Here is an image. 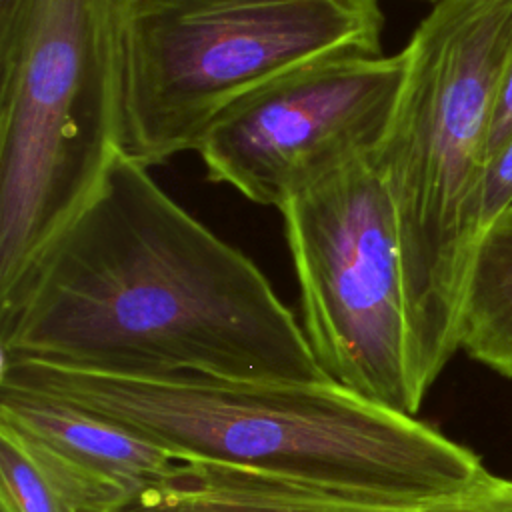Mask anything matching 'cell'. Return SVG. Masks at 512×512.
<instances>
[{"instance_id": "6da1fadb", "label": "cell", "mask_w": 512, "mask_h": 512, "mask_svg": "<svg viewBox=\"0 0 512 512\" xmlns=\"http://www.w3.org/2000/svg\"><path fill=\"white\" fill-rule=\"evenodd\" d=\"M0 354L122 376L326 378L258 264L122 150L0 294Z\"/></svg>"}, {"instance_id": "7a4b0ae2", "label": "cell", "mask_w": 512, "mask_h": 512, "mask_svg": "<svg viewBox=\"0 0 512 512\" xmlns=\"http://www.w3.org/2000/svg\"><path fill=\"white\" fill-rule=\"evenodd\" d=\"M0 384L126 426L182 460L260 470L320 488L430 504L484 466L416 416L322 380L122 376L2 360Z\"/></svg>"}, {"instance_id": "3957f363", "label": "cell", "mask_w": 512, "mask_h": 512, "mask_svg": "<svg viewBox=\"0 0 512 512\" xmlns=\"http://www.w3.org/2000/svg\"><path fill=\"white\" fill-rule=\"evenodd\" d=\"M374 162L394 212L418 356L430 384L460 350L486 146L512 60V0H436Z\"/></svg>"}, {"instance_id": "277c9868", "label": "cell", "mask_w": 512, "mask_h": 512, "mask_svg": "<svg viewBox=\"0 0 512 512\" xmlns=\"http://www.w3.org/2000/svg\"><path fill=\"white\" fill-rule=\"evenodd\" d=\"M120 150L152 168L196 150L236 98L332 56L384 54L380 0H112Z\"/></svg>"}, {"instance_id": "5b68a950", "label": "cell", "mask_w": 512, "mask_h": 512, "mask_svg": "<svg viewBox=\"0 0 512 512\" xmlns=\"http://www.w3.org/2000/svg\"><path fill=\"white\" fill-rule=\"evenodd\" d=\"M120 150L112 0H20L0 24V294Z\"/></svg>"}, {"instance_id": "8992f818", "label": "cell", "mask_w": 512, "mask_h": 512, "mask_svg": "<svg viewBox=\"0 0 512 512\" xmlns=\"http://www.w3.org/2000/svg\"><path fill=\"white\" fill-rule=\"evenodd\" d=\"M302 328L326 378L416 416L428 382L412 330L388 192L374 152L280 208Z\"/></svg>"}, {"instance_id": "52a82bcc", "label": "cell", "mask_w": 512, "mask_h": 512, "mask_svg": "<svg viewBox=\"0 0 512 512\" xmlns=\"http://www.w3.org/2000/svg\"><path fill=\"white\" fill-rule=\"evenodd\" d=\"M404 74L402 50L310 62L236 98L212 120L194 152L210 182L280 208L380 146Z\"/></svg>"}, {"instance_id": "ba28073f", "label": "cell", "mask_w": 512, "mask_h": 512, "mask_svg": "<svg viewBox=\"0 0 512 512\" xmlns=\"http://www.w3.org/2000/svg\"><path fill=\"white\" fill-rule=\"evenodd\" d=\"M8 428L72 512H124L168 484L182 458L154 440L64 400L0 384Z\"/></svg>"}, {"instance_id": "9c48e42d", "label": "cell", "mask_w": 512, "mask_h": 512, "mask_svg": "<svg viewBox=\"0 0 512 512\" xmlns=\"http://www.w3.org/2000/svg\"><path fill=\"white\" fill-rule=\"evenodd\" d=\"M426 506L336 492L240 466L184 460L168 484L146 492L124 512H426Z\"/></svg>"}, {"instance_id": "30bf717a", "label": "cell", "mask_w": 512, "mask_h": 512, "mask_svg": "<svg viewBox=\"0 0 512 512\" xmlns=\"http://www.w3.org/2000/svg\"><path fill=\"white\" fill-rule=\"evenodd\" d=\"M460 350L512 378V220L494 222L474 246L462 300Z\"/></svg>"}, {"instance_id": "8fae6325", "label": "cell", "mask_w": 512, "mask_h": 512, "mask_svg": "<svg viewBox=\"0 0 512 512\" xmlns=\"http://www.w3.org/2000/svg\"><path fill=\"white\" fill-rule=\"evenodd\" d=\"M0 510L72 512L22 442L0 426Z\"/></svg>"}, {"instance_id": "7c38bea8", "label": "cell", "mask_w": 512, "mask_h": 512, "mask_svg": "<svg viewBox=\"0 0 512 512\" xmlns=\"http://www.w3.org/2000/svg\"><path fill=\"white\" fill-rule=\"evenodd\" d=\"M426 512H512V478L482 468L466 486L428 504Z\"/></svg>"}, {"instance_id": "4fadbf2b", "label": "cell", "mask_w": 512, "mask_h": 512, "mask_svg": "<svg viewBox=\"0 0 512 512\" xmlns=\"http://www.w3.org/2000/svg\"><path fill=\"white\" fill-rule=\"evenodd\" d=\"M512 206V140L488 162L482 192H480V218L478 238L500 220Z\"/></svg>"}, {"instance_id": "5bb4252c", "label": "cell", "mask_w": 512, "mask_h": 512, "mask_svg": "<svg viewBox=\"0 0 512 512\" xmlns=\"http://www.w3.org/2000/svg\"><path fill=\"white\" fill-rule=\"evenodd\" d=\"M512 140V60L508 64V70L502 78L492 126L488 134V146H486V158L488 162ZM486 162V166H488Z\"/></svg>"}, {"instance_id": "9a60e30c", "label": "cell", "mask_w": 512, "mask_h": 512, "mask_svg": "<svg viewBox=\"0 0 512 512\" xmlns=\"http://www.w3.org/2000/svg\"><path fill=\"white\" fill-rule=\"evenodd\" d=\"M18 4H20V0H0V24L12 16V12L16 10Z\"/></svg>"}, {"instance_id": "2e32d148", "label": "cell", "mask_w": 512, "mask_h": 512, "mask_svg": "<svg viewBox=\"0 0 512 512\" xmlns=\"http://www.w3.org/2000/svg\"><path fill=\"white\" fill-rule=\"evenodd\" d=\"M502 218H506V220H512V206L506 210V214H504ZM496 222H498V220H496Z\"/></svg>"}, {"instance_id": "e0dca14e", "label": "cell", "mask_w": 512, "mask_h": 512, "mask_svg": "<svg viewBox=\"0 0 512 512\" xmlns=\"http://www.w3.org/2000/svg\"><path fill=\"white\" fill-rule=\"evenodd\" d=\"M428 2H436V0H428Z\"/></svg>"}]
</instances>
